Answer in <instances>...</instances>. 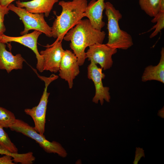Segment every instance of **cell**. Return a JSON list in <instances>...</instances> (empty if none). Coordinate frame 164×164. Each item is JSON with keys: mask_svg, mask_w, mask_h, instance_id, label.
<instances>
[{"mask_svg": "<svg viewBox=\"0 0 164 164\" xmlns=\"http://www.w3.org/2000/svg\"><path fill=\"white\" fill-rule=\"evenodd\" d=\"M2 127L0 125V146L12 153H18V149L12 142Z\"/></svg>", "mask_w": 164, "mask_h": 164, "instance_id": "ac0fdd59", "label": "cell"}, {"mask_svg": "<svg viewBox=\"0 0 164 164\" xmlns=\"http://www.w3.org/2000/svg\"><path fill=\"white\" fill-rule=\"evenodd\" d=\"M42 33L39 31L34 30L31 33L18 37L9 36L3 34L0 35V41L4 43L15 42L31 49L35 54L37 59L36 68L42 73L44 71L43 59L38 51L37 43L38 37Z\"/></svg>", "mask_w": 164, "mask_h": 164, "instance_id": "9c48e42d", "label": "cell"}, {"mask_svg": "<svg viewBox=\"0 0 164 164\" xmlns=\"http://www.w3.org/2000/svg\"><path fill=\"white\" fill-rule=\"evenodd\" d=\"M105 13L107 18L108 40L106 44L117 49L127 50L133 45L131 36L120 28L118 22L122 15L109 2H105Z\"/></svg>", "mask_w": 164, "mask_h": 164, "instance_id": "3957f363", "label": "cell"}, {"mask_svg": "<svg viewBox=\"0 0 164 164\" xmlns=\"http://www.w3.org/2000/svg\"><path fill=\"white\" fill-rule=\"evenodd\" d=\"M106 34L94 28L88 19H82L65 34L63 39L70 41V46L77 58L79 65L86 58V48L97 43H102Z\"/></svg>", "mask_w": 164, "mask_h": 164, "instance_id": "6da1fadb", "label": "cell"}, {"mask_svg": "<svg viewBox=\"0 0 164 164\" xmlns=\"http://www.w3.org/2000/svg\"><path fill=\"white\" fill-rule=\"evenodd\" d=\"M151 22H156L149 31L155 29V30L150 36V38H152L156 36L164 28V12L159 11L158 14L153 19Z\"/></svg>", "mask_w": 164, "mask_h": 164, "instance_id": "d6986e66", "label": "cell"}, {"mask_svg": "<svg viewBox=\"0 0 164 164\" xmlns=\"http://www.w3.org/2000/svg\"><path fill=\"white\" fill-rule=\"evenodd\" d=\"M87 0H72L59 2L62 12L56 15L51 27L52 37L56 38L55 42H62L66 33L84 17L87 5Z\"/></svg>", "mask_w": 164, "mask_h": 164, "instance_id": "7a4b0ae2", "label": "cell"}, {"mask_svg": "<svg viewBox=\"0 0 164 164\" xmlns=\"http://www.w3.org/2000/svg\"><path fill=\"white\" fill-rule=\"evenodd\" d=\"M159 61L156 65H150L144 69L141 77L143 82L156 80L164 83V48H162Z\"/></svg>", "mask_w": 164, "mask_h": 164, "instance_id": "9a60e30c", "label": "cell"}, {"mask_svg": "<svg viewBox=\"0 0 164 164\" xmlns=\"http://www.w3.org/2000/svg\"><path fill=\"white\" fill-rule=\"evenodd\" d=\"M159 11L164 12V0H160Z\"/></svg>", "mask_w": 164, "mask_h": 164, "instance_id": "484cf974", "label": "cell"}, {"mask_svg": "<svg viewBox=\"0 0 164 164\" xmlns=\"http://www.w3.org/2000/svg\"><path fill=\"white\" fill-rule=\"evenodd\" d=\"M117 49L111 48L106 44L97 43L89 47L86 52V58L95 64H99L104 70L110 69L113 64L112 56Z\"/></svg>", "mask_w": 164, "mask_h": 164, "instance_id": "52a82bcc", "label": "cell"}, {"mask_svg": "<svg viewBox=\"0 0 164 164\" xmlns=\"http://www.w3.org/2000/svg\"><path fill=\"white\" fill-rule=\"evenodd\" d=\"M141 9L148 15L154 17L160 11V0H138Z\"/></svg>", "mask_w": 164, "mask_h": 164, "instance_id": "2e32d148", "label": "cell"}, {"mask_svg": "<svg viewBox=\"0 0 164 164\" xmlns=\"http://www.w3.org/2000/svg\"><path fill=\"white\" fill-rule=\"evenodd\" d=\"M5 43L0 41V69L8 73L13 70L22 69L25 60L20 54L13 55L6 49Z\"/></svg>", "mask_w": 164, "mask_h": 164, "instance_id": "4fadbf2b", "label": "cell"}, {"mask_svg": "<svg viewBox=\"0 0 164 164\" xmlns=\"http://www.w3.org/2000/svg\"><path fill=\"white\" fill-rule=\"evenodd\" d=\"M105 0H91L87 4L84 14V17L89 20L94 29L101 30L105 25L103 20V13L105 9Z\"/></svg>", "mask_w": 164, "mask_h": 164, "instance_id": "7c38bea8", "label": "cell"}, {"mask_svg": "<svg viewBox=\"0 0 164 164\" xmlns=\"http://www.w3.org/2000/svg\"><path fill=\"white\" fill-rule=\"evenodd\" d=\"M13 159L11 156L4 155L0 157V164H14Z\"/></svg>", "mask_w": 164, "mask_h": 164, "instance_id": "603a6c76", "label": "cell"}, {"mask_svg": "<svg viewBox=\"0 0 164 164\" xmlns=\"http://www.w3.org/2000/svg\"><path fill=\"white\" fill-rule=\"evenodd\" d=\"M16 118L11 111L0 106V125L10 128L15 122Z\"/></svg>", "mask_w": 164, "mask_h": 164, "instance_id": "e0dca14e", "label": "cell"}, {"mask_svg": "<svg viewBox=\"0 0 164 164\" xmlns=\"http://www.w3.org/2000/svg\"><path fill=\"white\" fill-rule=\"evenodd\" d=\"M158 115L162 118H164V107L159 110L158 113Z\"/></svg>", "mask_w": 164, "mask_h": 164, "instance_id": "d4e9b609", "label": "cell"}, {"mask_svg": "<svg viewBox=\"0 0 164 164\" xmlns=\"http://www.w3.org/2000/svg\"><path fill=\"white\" fill-rule=\"evenodd\" d=\"M102 69L92 62H91L87 67V73L88 78L93 81L95 87V94L92 101L97 104L99 101L101 105L103 104L104 100L109 102L111 99L109 87H104L102 83V79L105 77V74L102 72Z\"/></svg>", "mask_w": 164, "mask_h": 164, "instance_id": "ba28073f", "label": "cell"}, {"mask_svg": "<svg viewBox=\"0 0 164 164\" xmlns=\"http://www.w3.org/2000/svg\"><path fill=\"white\" fill-rule=\"evenodd\" d=\"M0 154L11 156L12 157L13 160L14 161H18L20 157V154L11 153L1 146H0Z\"/></svg>", "mask_w": 164, "mask_h": 164, "instance_id": "7402d4cb", "label": "cell"}, {"mask_svg": "<svg viewBox=\"0 0 164 164\" xmlns=\"http://www.w3.org/2000/svg\"><path fill=\"white\" fill-rule=\"evenodd\" d=\"M9 11L8 7L4 6L0 4V35L4 34L6 31L4 24V17L9 13Z\"/></svg>", "mask_w": 164, "mask_h": 164, "instance_id": "ffe728a7", "label": "cell"}, {"mask_svg": "<svg viewBox=\"0 0 164 164\" xmlns=\"http://www.w3.org/2000/svg\"><path fill=\"white\" fill-rule=\"evenodd\" d=\"M15 0H0V4L2 5L8 7Z\"/></svg>", "mask_w": 164, "mask_h": 164, "instance_id": "cb8c5ba5", "label": "cell"}, {"mask_svg": "<svg viewBox=\"0 0 164 164\" xmlns=\"http://www.w3.org/2000/svg\"><path fill=\"white\" fill-rule=\"evenodd\" d=\"M36 73L38 77L45 83L44 91L38 104L31 109H25L24 112L32 119L34 123L35 126L33 128L35 129L40 134L43 135L45 131L48 98L50 94V93L47 91V88L49 84L57 79L58 76L54 74H52L49 77H46L40 76L37 73Z\"/></svg>", "mask_w": 164, "mask_h": 164, "instance_id": "5b68a950", "label": "cell"}, {"mask_svg": "<svg viewBox=\"0 0 164 164\" xmlns=\"http://www.w3.org/2000/svg\"><path fill=\"white\" fill-rule=\"evenodd\" d=\"M47 48L39 53L43 59V70L56 73L59 70L60 63L64 52L62 42H54L47 45Z\"/></svg>", "mask_w": 164, "mask_h": 164, "instance_id": "8fae6325", "label": "cell"}, {"mask_svg": "<svg viewBox=\"0 0 164 164\" xmlns=\"http://www.w3.org/2000/svg\"><path fill=\"white\" fill-rule=\"evenodd\" d=\"M58 0H32L28 2H15L18 7L24 8L28 12L36 14H43L44 16H49L54 5Z\"/></svg>", "mask_w": 164, "mask_h": 164, "instance_id": "5bb4252c", "label": "cell"}, {"mask_svg": "<svg viewBox=\"0 0 164 164\" xmlns=\"http://www.w3.org/2000/svg\"><path fill=\"white\" fill-rule=\"evenodd\" d=\"M8 8L18 15L24 24V28L20 32L21 35L28 33L30 30H34L41 32L48 37H52L51 27L45 20L43 14L31 13L24 8L18 7L12 3Z\"/></svg>", "mask_w": 164, "mask_h": 164, "instance_id": "8992f818", "label": "cell"}, {"mask_svg": "<svg viewBox=\"0 0 164 164\" xmlns=\"http://www.w3.org/2000/svg\"><path fill=\"white\" fill-rule=\"evenodd\" d=\"M9 128L35 140L48 153L57 154L63 158L66 157L67 155L66 150L60 143L55 141L51 142L48 140L43 135L40 134L33 127L22 120L16 119L15 122Z\"/></svg>", "mask_w": 164, "mask_h": 164, "instance_id": "277c9868", "label": "cell"}, {"mask_svg": "<svg viewBox=\"0 0 164 164\" xmlns=\"http://www.w3.org/2000/svg\"><path fill=\"white\" fill-rule=\"evenodd\" d=\"M144 150L142 148L136 147L135 151V157L133 162V164H137L141 158L145 157Z\"/></svg>", "mask_w": 164, "mask_h": 164, "instance_id": "44dd1931", "label": "cell"}, {"mask_svg": "<svg viewBox=\"0 0 164 164\" xmlns=\"http://www.w3.org/2000/svg\"><path fill=\"white\" fill-rule=\"evenodd\" d=\"M79 66L77 58L74 53L70 50H64L59 75L67 82L70 89L73 87V80L80 72Z\"/></svg>", "mask_w": 164, "mask_h": 164, "instance_id": "30bf717a", "label": "cell"}]
</instances>
